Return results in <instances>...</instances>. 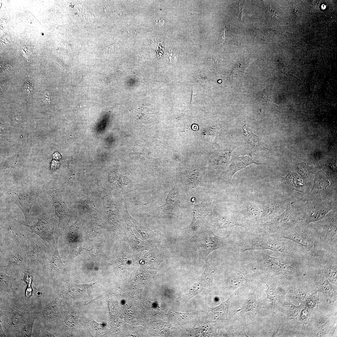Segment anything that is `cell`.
<instances>
[{
	"mask_svg": "<svg viewBox=\"0 0 337 337\" xmlns=\"http://www.w3.org/2000/svg\"><path fill=\"white\" fill-rule=\"evenodd\" d=\"M95 284V283H91L82 284H73V286L76 288V291L79 292L84 291L92 287Z\"/></svg>",
	"mask_w": 337,
	"mask_h": 337,
	"instance_id": "15",
	"label": "cell"
},
{
	"mask_svg": "<svg viewBox=\"0 0 337 337\" xmlns=\"http://www.w3.org/2000/svg\"><path fill=\"white\" fill-rule=\"evenodd\" d=\"M282 237L288 239L302 245L309 250L313 249L314 243L311 236L305 233L300 232L284 233L281 235Z\"/></svg>",
	"mask_w": 337,
	"mask_h": 337,
	"instance_id": "10",
	"label": "cell"
},
{
	"mask_svg": "<svg viewBox=\"0 0 337 337\" xmlns=\"http://www.w3.org/2000/svg\"><path fill=\"white\" fill-rule=\"evenodd\" d=\"M230 302V299H229L217 306L213 308L208 307L207 317L215 321L224 322L227 321Z\"/></svg>",
	"mask_w": 337,
	"mask_h": 337,
	"instance_id": "8",
	"label": "cell"
},
{
	"mask_svg": "<svg viewBox=\"0 0 337 337\" xmlns=\"http://www.w3.org/2000/svg\"><path fill=\"white\" fill-rule=\"evenodd\" d=\"M59 165V163L58 162L54 160L52 162L51 167L53 168H56L58 167Z\"/></svg>",
	"mask_w": 337,
	"mask_h": 337,
	"instance_id": "18",
	"label": "cell"
},
{
	"mask_svg": "<svg viewBox=\"0 0 337 337\" xmlns=\"http://www.w3.org/2000/svg\"><path fill=\"white\" fill-rule=\"evenodd\" d=\"M243 150L249 155L260 154L266 149L262 144L260 137L255 134L246 125L244 126Z\"/></svg>",
	"mask_w": 337,
	"mask_h": 337,
	"instance_id": "4",
	"label": "cell"
},
{
	"mask_svg": "<svg viewBox=\"0 0 337 337\" xmlns=\"http://www.w3.org/2000/svg\"><path fill=\"white\" fill-rule=\"evenodd\" d=\"M240 238L234 244L235 249L243 253L247 251L269 250L290 254L291 250L285 242L277 240L269 234L251 233Z\"/></svg>",
	"mask_w": 337,
	"mask_h": 337,
	"instance_id": "1",
	"label": "cell"
},
{
	"mask_svg": "<svg viewBox=\"0 0 337 337\" xmlns=\"http://www.w3.org/2000/svg\"><path fill=\"white\" fill-rule=\"evenodd\" d=\"M53 246L54 252L52 256L49 265L52 270H55L59 268L63 265L57 248V239L56 237L55 243Z\"/></svg>",
	"mask_w": 337,
	"mask_h": 337,
	"instance_id": "12",
	"label": "cell"
},
{
	"mask_svg": "<svg viewBox=\"0 0 337 337\" xmlns=\"http://www.w3.org/2000/svg\"><path fill=\"white\" fill-rule=\"evenodd\" d=\"M330 210L329 208L318 207L314 208L307 215L306 220V223L309 224L312 222L322 219Z\"/></svg>",
	"mask_w": 337,
	"mask_h": 337,
	"instance_id": "11",
	"label": "cell"
},
{
	"mask_svg": "<svg viewBox=\"0 0 337 337\" xmlns=\"http://www.w3.org/2000/svg\"><path fill=\"white\" fill-rule=\"evenodd\" d=\"M53 158L55 159H61V156L58 153H55L53 155Z\"/></svg>",
	"mask_w": 337,
	"mask_h": 337,
	"instance_id": "20",
	"label": "cell"
},
{
	"mask_svg": "<svg viewBox=\"0 0 337 337\" xmlns=\"http://www.w3.org/2000/svg\"><path fill=\"white\" fill-rule=\"evenodd\" d=\"M14 203L20 208L24 215L26 221L29 216L31 207L36 198L30 192H14Z\"/></svg>",
	"mask_w": 337,
	"mask_h": 337,
	"instance_id": "6",
	"label": "cell"
},
{
	"mask_svg": "<svg viewBox=\"0 0 337 337\" xmlns=\"http://www.w3.org/2000/svg\"><path fill=\"white\" fill-rule=\"evenodd\" d=\"M49 93H47V94L46 95V96H45V97H46V98H45L46 101V102H48V104H49L50 102V97L49 96Z\"/></svg>",
	"mask_w": 337,
	"mask_h": 337,
	"instance_id": "21",
	"label": "cell"
},
{
	"mask_svg": "<svg viewBox=\"0 0 337 337\" xmlns=\"http://www.w3.org/2000/svg\"><path fill=\"white\" fill-rule=\"evenodd\" d=\"M251 260L260 268L269 271L291 272L293 268L281 257H275L262 251H254Z\"/></svg>",
	"mask_w": 337,
	"mask_h": 337,
	"instance_id": "3",
	"label": "cell"
},
{
	"mask_svg": "<svg viewBox=\"0 0 337 337\" xmlns=\"http://www.w3.org/2000/svg\"><path fill=\"white\" fill-rule=\"evenodd\" d=\"M33 88L31 84L27 81L23 87V90L24 92L28 96L30 95L31 91L33 90Z\"/></svg>",
	"mask_w": 337,
	"mask_h": 337,
	"instance_id": "16",
	"label": "cell"
},
{
	"mask_svg": "<svg viewBox=\"0 0 337 337\" xmlns=\"http://www.w3.org/2000/svg\"><path fill=\"white\" fill-rule=\"evenodd\" d=\"M196 96V95L195 90H194V89L193 88L192 99L191 100V104H193V102H194V101H195V98Z\"/></svg>",
	"mask_w": 337,
	"mask_h": 337,
	"instance_id": "19",
	"label": "cell"
},
{
	"mask_svg": "<svg viewBox=\"0 0 337 337\" xmlns=\"http://www.w3.org/2000/svg\"><path fill=\"white\" fill-rule=\"evenodd\" d=\"M199 250L200 254L206 256L210 252L218 248L220 246L219 238L212 233L203 237L200 241Z\"/></svg>",
	"mask_w": 337,
	"mask_h": 337,
	"instance_id": "9",
	"label": "cell"
},
{
	"mask_svg": "<svg viewBox=\"0 0 337 337\" xmlns=\"http://www.w3.org/2000/svg\"><path fill=\"white\" fill-rule=\"evenodd\" d=\"M326 275L330 279L333 280L336 279V268L331 264L328 265L326 269Z\"/></svg>",
	"mask_w": 337,
	"mask_h": 337,
	"instance_id": "14",
	"label": "cell"
},
{
	"mask_svg": "<svg viewBox=\"0 0 337 337\" xmlns=\"http://www.w3.org/2000/svg\"><path fill=\"white\" fill-rule=\"evenodd\" d=\"M253 164H265L255 162L247 156L234 157L232 160L227 172V178L229 181H231L232 176L237 172Z\"/></svg>",
	"mask_w": 337,
	"mask_h": 337,
	"instance_id": "7",
	"label": "cell"
},
{
	"mask_svg": "<svg viewBox=\"0 0 337 337\" xmlns=\"http://www.w3.org/2000/svg\"><path fill=\"white\" fill-rule=\"evenodd\" d=\"M37 220V222L32 225H27L15 220L28 227L32 232L38 235L44 241H49L52 237V231L49 221L43 217H39Z\"/></svg>",
	"mask_w": 337,
	"mask_h": 337,
	"instance_id": "5",
	"label": "cell"
},
{
	"mask_svg": "<svg viewBox=\"0 0 337 337\" xmlns=\"http://www.w3.org/2000/svg\"><path fill=\"white\" fill-rule=\"evenodd\" d=\"M245 280V276L242 272L235 273L232 277L231 281L235 286H238L242 285Z\"/></svg>",
	"mask_w": 337,
	"mask_h": 337,
	"instance_id": "13",
	"label": "cell"
},
{
	"mask_svg": "<svg viewBox=\"0 0 337 337\" xmlns=\"http://www.w3.org/2000/svg\"><path fill=\"white\" fill-rule=\"evenodd\" d=\"M196 79L198 80L199 83L203 84H204L207 81V78L205 77L203 78L200 76L198 77Z\"/></svg>",
	"mask_w": 337,
	"mask_h": 337,
	"instance_id": "17",
	"label": "cell"
},
{
	"mask_svg": "<svg viewBox=\"0 0 337 337\" xmlns=\"http://www.w3.org/2000/svg\"><path fill=\"white\" fill-rule=\"evenodd\" d=\"M293 211L290 206L282 214L273 217L268 221L260 225L254 231V233L271 234L280 231L291 225L295 221Z\"/></svg>",
	"mask_w": 337,
	"mask_h": 337,
	"instance_id": "2",
	"label": "cell"
}]
</instances>
